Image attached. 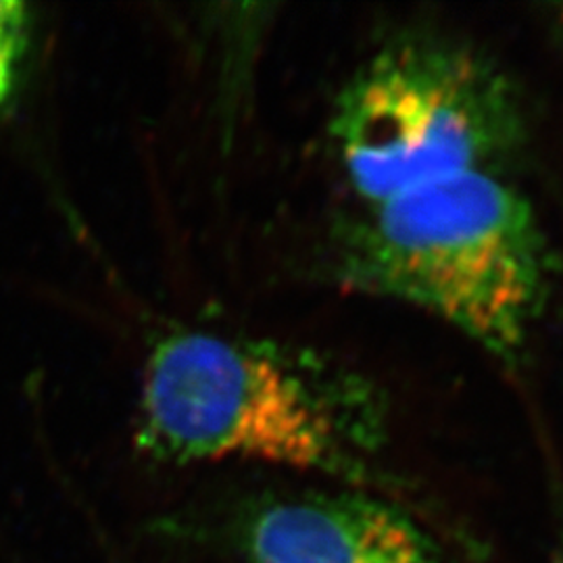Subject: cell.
Returning a JSON list of instances; mask_svg holds the SVG:
<instances>
[{
	"label": "cell",
	"instance_id": "cell-1",
	"mask_svg": "<svg viewBox=\"0 0 563 563\" xmlns=\"http://www.w3.org/2000/svg\"><path fill=\"white\" fill-rule=\"evenodd\" d=\"M342 282L443 320L505 363L543 311L547 251L532 205L497 172H462L367 207Z\"/></svg>",
	"mask_w": 563,
	"mask_h": 563
},
{
	"label": "cell",
	"instance_id": "cell-2",
	"mask_svg": "<svg viewBox=\"0 0 563 563\" xmlns=\"http://www.w3.org/2000/svg\"><path fill=\"white\" fill-rule=\"evenodd\" d=\"M139 434L172 462L346 472L376 434V405L362 384L274 344L176 332L144 365Z\"/></svg>",
	"mask_w": 563,
	"mask_h": 563
},
{
	"label": "cell",
	"instance_id": "cell-3",
	"mask_svg": "<svg viewBox=\"0 0 563 563\" xmlns=\"http://www.w3.org/2000/svg\"><path fill=\"white\" fill-rule=\"evenodd\" d=\"M504 74L460 44L384 48L342 88L332 141L365 207L426 181L495 167L522 139Z\"/></svg>",
	"mask_w": 563,
	"mask_h": 563
},
{
	"label": "cell",
	"instance_id": "cell-4",
	"mask_svg": "<svg viewBox=\"0 0 563 563\" xmlns=\"http://www.w3.org/2000/svg\"><path fill=\"white\" fill-rule=\"evenodd\" d=\"M249 547L255 563H443L399 509L351 493L263 509Z\"/></svg>",
	"mask_w": 563,
	"mask_h": 563
},
{
	"label": "cell",
	"instance_id": "cell-5",
	"mask_svg": "<svg viewBox=\"0 0 563 563\" xmlns=\"http://www.w3.org/2000/svg\"><path fill=\"white\" fill-rule=\"evenodd\" d=\"M27 13L21 2L0 0V102L11 92L15 67L25 46Z\"/></svg>",
	"mask_w": 563,
	"mask_h": 563
},
{
	"label": "cell",
	"instance_id": "cell-6",
	"mask_svg": "<svg viewBox=\"0 0 563 563\" xmlns=\"http://www.w3.org/2000/svg\"><path fill=\"white\" fill-rule=\"evenodd\" d=\"M560 563H563V553H562V558H560Z\"/></svg>",
	"mask_w": 563,
	"mask_h": 563
}]
</instances>
